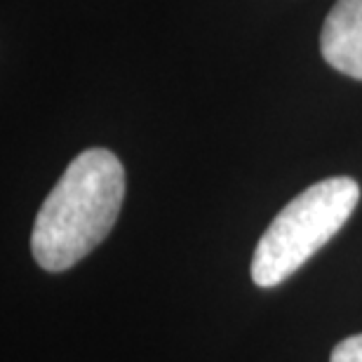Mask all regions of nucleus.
Wrapping results in <instances>:
<instances>
[{
    "mask_svg": "<svg viewBox=\"0 0 362 362\" xmlns=\"http://www.w3.org/2000/svg\"><path fill=\"white\" fill-rule=\"evenodd\" d=\"M125 200V170L118 156L90 148L74 158L42 202L31 233L40 269L62 273L88 257L111 233Z\"/></svg>",
    "mask_w": 362,
    "mask_h": 362,
    "instance_id": "1",
    "label": "nucleus"
},
{
    "mask_svg": "<svg viewBox=\"0 0 362 362\" xmlns=\"http://www.w3.org/2000/svg\"><path fill=\"white\" fill-rule=\"evenodd\" d=\"M358 200L360 186L351 177H329L303 188L259 238L250 269L255 285L275 287L299 271L341 230Z\"/></svg>",
    "mask_w": 362,
    "mask_h": 362,
    "instance_id": "2",
    "label": "nucleus"
},
{
    "mask_svg": "<svg viewBox=\"0 0 362 362\" xmlns=\"http://www.w3.org/2000/svg\"><path fill=\"white\" fill-rule=\"evenodd\" d=\"M320 49L332 69L362 81V0H337L325 19Z\"/></svg>",
    "mask_w": 362,
    "mask_h": 362,
    "instance_id": "3",
    "label": "nucleus"
},
{
    "mask_svg": "<svg viewBox=\"0 0 362 362\" xmlns=\"http://www.w3.org/2000/svg\"><path fill=\"white\" fill-rule=\"evenodd\" d=\"M329 362H362V334L349 337L337 344Z\"/></svg>",
    "mask_w": 362,
    "mask_h": 362,
    "instance_id": "4",
    "label": "nucleus"
}]
</instances>
